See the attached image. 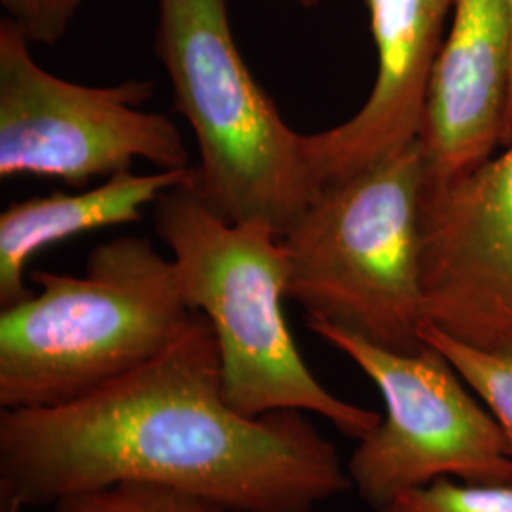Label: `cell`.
<instances>
[{"mask_svg":"<svg viewBox=\"0 0 512 512\" xmlns=\"http://www.w3.org/2000/svg\"><path fill=\"white\" fill-rule=\"evenodd\" d=\"M128 482L226 512H315L351 488L306 412L251 418L226 401L217 338L202 313L147 365L82 399L0 410V512Z\"/></svg>","mask_w":512,"mask_h":512,"instance_id":"1","label":"cell"},{"mask_svg":"<svg viewBox=\"0 0 512 512\" xmlns=\"http://www.w3.org/2000/svg\"><path fill=\"white\" fill-rule=\"evenodd\" d=\"M31 279L40 291L0 311V410L82 399L158 357L198 313L148 238L99 243L82 275Z\"/></svg>","mask_w":512,"mask_h":512,"instance_id":"2","label":"cell"},{"mask_svg":"<svg viewBox=\"0 0 512 512\" xmlns=\"http://www.w3.org/2000/svg\"><path fill=\"white\" fill-rule=\"evenodd\" d=\"M152 219L188 306L215 332L224 397L238 412L315 414L357 440L382 421L378 412L330 393L304 363L283 311L287 262L277 232L222 219L188 184L164 192Z\"/></svg>","mask_w":512,"mask_h":512,"instance_id":"3","label":"cell"},{"mask_svg":"<svg viewBox=\"0 0 512 512\" xmlns=\"http://www.w3.org/2000/svg\"><path fill=\"white\" fill-rule=\"evenodd\" d=\"M427 169L418 139L323 184L279 236L287 298L306 319L378 348L416 353L421 340V243Z\"/></svg>","mask_w":512,"mask_h":512,"instance_id":"4","label":"cell"},{"mask_svg":"<svg viewBox=\"0 0 512 512\" xmlns=\"http://www.w3.org/2000/svg\"><path fill=\"white\" fill-rule=\"evenodd\" d=\"M154 54L196 137L188 188L222 219L281 236L319 186L304 133L283 120L239 52L228 0H158Z\"/></svg>","mask_w":512,"mask_h":512,"instance_id":"5","label":"cell"},{"mask_svg":"<svg viewBox=\"0 0 512 512\" xmlns=\"http://www.w3.org/2000/svg\"><path fill=\"white\" fill-rule=\"evenodd\" d=\"M306 325L359 366L384 397L385 418L359 440L348 463L351 488L374 511L448 476L512 486L511 442L439 349L425 344L416 353H397L323 321L306 319Z\"/></svg>","mask_w":512,"mask_h":512,"instance_id":"6","label":"cell"},{"mask_svg":"<svg viewBox=\"0 0 512 512\" xmlns=\"http://www.w3.org/2000/svg\"><path fill=\"white\" fill-rule=\"evenodd\" d=\"M31 42L0 21V179H57L86 188L129 171L137 160L158 169L192 167L175 122L141 109L154 80L86 86L40 67Z\"/></svg>","mask_w":512,"mask_h":512,"instance_id":"7","label":"cell"},{"mask_svg":"<svg viewBox=\"0 0 512 512\" xmlns=\"http://www.w3.org/2000/svg\"><path fill=\"white\" fill-rule=\"evenodd\" d=\"M425 321L475 348L512 342V141L467 177L425 184Z\"/></svg>","mask_w":512,"mask_h":512,"instance_id":"8","label":"cell"},{"mask_svg":"<svg viewBox=\"0 0 512 512\" xmlns=\"http://www.w3.org/2000/svg\"><path fill=\"white\" fill-rule=\"evenodd\" d=\"M512 84V0H456L421 109L427 183L467 177L503 147Z\"/></svg>","mask_w":512,"mask_h":512,"instance_id":"9","label":"cell"},{"mask_svg":"<svg viewBox=\"0 0 512 512\" xmlns=\"http://www.w3.org/2000/svg\"><path fill=\"white\" fill-rule=\"evenodd\" d=\"M456 0H368L378 71L365 105L336 128L308 135L317 175L336 181L412 143L429 74Z\"/></svg>","mask_w":512,"mask_h":512,"instance_id":"10","label":"cell"},{"mask_svg":"<svg viewBox=\"0 0 512 512\" xmlns=\"http://www.w3.org/2000/svg\"><path fill=\"white\" fill-rule=\"evenodd\" d=\"M192 167L137 175L116 173L95 188L54 192L12 203L0 215V308L33 293L25 272L33 256L65 239L143 219V211L173 188L186 186Z\"/></svg>","mask_w":512,"mask_h":512,"instance_id":"11","label":"cell"},{"mask_svg":"<svg viewBox=\"0 0 512 512\" xmlns=\"http://www.w3.org/2000/svg\"><path fill=\"white\" fill-rule=\"evenodd\" d=\"M421 340L450 361L463 382L488 406L512 448V342L499 348H475L431 323L421 325Z\"/></svg>","mask_w":512,"mask_h":512,"instance_id":"12","label":"cell"},{"mask_svg":"<svg viewBox=\"0 0 512 512\" xmlns=\"http://www.w3.org/2000/svg\"><path fill=\"white\" fill-rule=\"evenodd\" d=\"M50 512H226L200 497L154 484H116L110 488L71 494Z\"/></svg>","mask_w":512,"mask_h":512,"instance_id":"13","label":"cell"},{"mask_svg":"<svg viewBox=\"0 0 512 512\" xmlns=\"http://www.w3.org/2000/svg\"><path fill=\"white\" fill-rule=\"evenodd\" d=\"M376 512H512V486L439 478L395 497Z\"/></svg>","mask_w":512,"mask_h":512,"instance_id":"14","label":"cell"},{"mask_svg":"<svg viewBox=\"0 0 512 512\" xmlns=\"http://www.w3.org/2000/svg\"><path fill=\"white\" fill-rule=\"evenodd\" d=\"M84 0H0L10 19L31 44L52 46L71 27Z\"/></svg>","mask_w":512,"mask_h":512,"instance_id":"15","label":"cell"},{"mask_svg":"<svg viewBox=\"0 0 512 512\" xmlns=\"http://www.w3.org/2000/svg\"><path fill=\"white\" fill-rule=\"evenodd\" d=\"M512 141V84L511 99H509V110H507V124H505V133H503V147H507Z\"/></svg>","mask_w":512,"mask_h":512,"instance_id":"16","label":"cell"},{"mask_svg":"<svg viewBox=\"0 0 512 512\" xmlns=\"http://www.w3.org/2000/svg\"><path fill=\"white\" fill-rule=\"evenodd\" d=\"M296 2L300 8H304V10H313V8H317V6H321L323 2H327V0H293Z\"/></svg>","mask_w":512,"mask_h":512,"instance_id":"17","label":"cell"}]
</instances>
